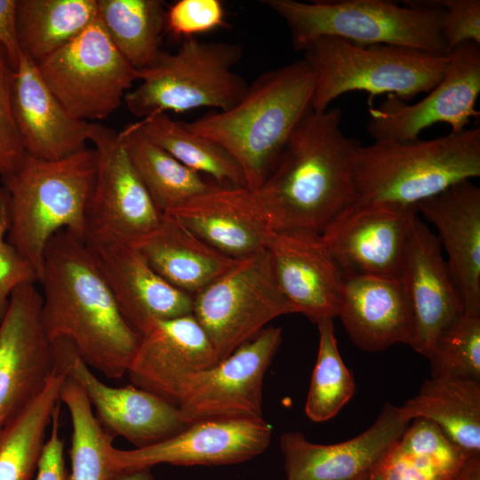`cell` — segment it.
Here are the masks:
<instances>
[{"label": "cell", "mask_w": 480, "mask_h": 480, "mask_svg": "<svg viewBox=\"0 0 480 480\" xmlns=\"http://www.w3.org/2000/svg\"><path fill=\"white\" fill-rule=\"evenodd\" d=\"M319 342L305 403V413L315 422L333 418L356 390L354 377L339 352L333 319L316 323Z\"/></svg>", "instance_id": "obj_35"}, {"label": "cell", "mask_w": 480, "mask_h": 480, "mask_svg": "<svg viewBox=\"0 0 480 480\" xmlns=\"http://www.w3.org/2000/svg\"><path fill=\"white\" fill-rule=\"evenodd\" d=\"M97 19V0H17L21 51L36 63L68 43Z\"/></svg>", "instance_id": "obj_31"}, {"label": "cell", "mask_w": 480, "mask_h": 480, "mask_svg": "<svg viewBox=\"0 0 480 480\" xmlns=\"http://www.w3.org/2000/svg\"><path fill=\"white\" fill-rule=\"evenodd\" d=\"M132 244L164 281L192 296L236 261L170 215H163L154 229Z\"/></svg>", "instance_id": "obj_27"}, {"label": "cell", "mask_w": 480, "mask_h": 480, "mask_svg": "<svg viewBox=\"0 0 480 480\" xmlns=\"http://www.w3.org/2000/svg\"><path fill=\"white\" fill-rule=\"evenodd\" d=\"M36 283L50 341L68 342L89 368L108 379L123 377L140 336L123 317L84 240L66 229L54 234Z\"/></svg>", "instance_id": "obj_1"}, {"label": "cell", "mask_w": 480, "mask_h": 480, "mask_svg": "<svg viewBox=\"0 0 480 480\" xmlns=\"http://www.w3.org/2000/svg\"><path fill=\"white\" fill-rule=\"evenodd\" d=\"M41 308L36 282L23 284L0 323V430L42 393L59 367Z\"/></svg>", "instance_id": "obj_13"}, {"label": "cell", "mask_w": 480, "mask_h": 480, "mask_svg": "<svg viewBox=\"0 0 480 480\" xmlns=\"http://www.w3.org/2000/svg\"><path fill=\"white\" fill-rule=\"evenodd\" d=\"M336 317L351 341L364 351L412 341V312L401 279L345 276Z\"/></svg>", "instance_id": "obj_26"}, {"label": "cell", "mask_w": 480, "mask_h": 480, "mask_svg": "<svg viewBox=\"0 0 480 480\" xmlns=\"http://www.w3.org/2000/svg\"><path fill=\"white\" fill-rule=\"evenodd\" d=\"M119 132L135 170L163 215L212 186L151 141L137 122L126 124Z\"/></svg>", "instance_id": "obj_30"}, {"label": "cell", "mask_w": 480, "mask_h": 480, "mask_svg": "<svg viewBox=\"0 0 480 480\" xmlns=\"http://www.w3.org/2000/svg\"><path fill=\"white\" fill-rule=\"evenodd\" d=\"M271 436V427L264 419L207 420L146 447L118 450L113 446L109 458L116 471L158 464H235L264 452Z\"/></svg>", "instance_id": "obj_16"}, {"label": "cell", "mask_w": 480, "mask_h": 480, "mask_svg": "<svg viewBox=\"0 0 480 480\" xmlns=\"http://www.w3.org/2000/svg\"><path fill=\"white\" fill-rule=\"evenodd\" d=\"M52 343L68 375L83 388L95 417L112 436H123L135 448H141L188 426L177 406L132 384L115 388L103 383L68 342Z\"/></svg>", "instance_id": "obj_17"}, {"label": "cell", "mask_w": 480, "mask_h": 480, "mask_svg": "<svg viewBox=\"0 0 480 480\" xmlns=\"http://www.w3.org/2000/svg\"><path fill=\"white\" fill-rule=\"evenodd\" d=\"M409 423L387 403L370 428L341 443L315 444L301 432H285L279 445L287 480H353L379 464Z\"/></svg>", "instance_id": "obj_19"}, {"label": "cell", "mask_w": 480, "mask_h": 480, "mask_svg": "<svg viewBox=\"0 0 480 480\" xmlns=\"http://www.w3.org/2000/svg\"><path fill=\"white\" fill-rule=\"evenodd\" d=\"M262 4L286 22L297 51L318 37L332 36L358 44L396 45L446 55L441 33L444 10L430 1L406 5L386 0Z\"/></svg>", "instance_id": "obj_6"}, {"label": "cell", "mask_w": 480, "mask_h": 480, "mask_svg": "<svg viewBox=\"0 0 480 480\" xmlns=\"http://www.w3.org/2000/svg\"><path fill=\"white\" fill-rule=\"evenodd\" d=\"M10 225L9 194L0 187V323L6 312L12 292L20 285L36 283L32 266L7 241Z\"/></svg>", "instance_id": "obj_38"}, {"label": "cell", "mask_w": 480, "mask_h": 480, "mask_svg": "<svg viewBox=\"0 0 480 480\" xmlns=\"http://www.w3.org/2000/svg\"><path fill=\"white\" fill-rule=\"evenodd\" d=\"M340 108H312L290 135L274 168L256 190L274 230L322 232L356 200V140L340 127Z\"/></svg>", "instance_id": "obj_2"}, {"label": "cell", "mask_w": 480, "mask_h": 480, "mask_svg": "<svg viewBox=\"0 0 480 480\" xmlns=\"http://www.w3.org/2000/svg\"><path fill=\"white\" fill-rule=\"evenodd\" d=\"M399 412L408 421L431 420L465 454L480 455V380L431 377Z\"/></svg>", "instance_id": "obj_28"}, {"label": "cell", "mask_w": 480, "mask_h": 480, "mask_svg": "<svg viewBox=\"0 0 480 480\" xmlns=\"http://www.w3.org/2000/svg\"><path fill=\"white\" fill-rule=\"evenodd\" d=\"M369 472H370V471H369ZM369 472L364 473V474H363V475H361V476L356 477V478L353 479V480H366L367 477H368Z\"/></svg>", "instance_id": "obj_46"}, {"label": "cell", "mask_w": 480, "mask_h": 480, "mask_svg": "<svg viewBox=\"0 0 480 480\" xmlns=\"http://www.w3.org/2000/svg\"><path fill=\"white\" fill-rule=\"evenodd\" d=\"M67 377L60 364L42 393L0 430V480L34 479Z\"/></svg>", "instance_id": "obj_29"}, {"label": "cell", "mask_w": 480, "mask_h": 480, "mask_svg": "<svg viewBox=\"0 0 480 480\" xmlns=\"http://www.w3.org/2000/svg\"><path fill=\"white\" fill-rule=\"evenodd\" d=\"M366 480H386V479L375 468H373L369 472V475Z\"/></svg>", "instance_id": "obj_45"}, {"label": "cell", "mask_w": 480, "mask_h": 480, "mask_svg": "<svg viewBox=\"0 0 480 480\" xmlns=\"http://www.w3.org/2000/svg\"><path fill=\"white\" fill-rule=\"evenodd\" d=\"M416 210L348 208L322 237L345 276L400 279Z\"/></svg>", "instance_id": "obj_18"}, {"label": "cell", "mask_w": 480, "mask_h": 480, "mask_svg": "<svg viewBox=\"0 0 480 480\" xmlns=\"http://www.w3.org/2000/svg\"><path fill=\"white\" fill-rule=\"evenodd\" d=\"M242 53L236 44L183 39L177 52L162 51L154 64L139 70L140 84L126 92L125 105L140 119L199 108L226 111L242 99L248 86L232 70Z\"/></svg>", "instance_id": "obj_8"}, {"label": "cell", "mask_w": 480, "mask_h": 480, "mask_svg": "<svg viewBox=\"0 0 480 480\" xmlns=\"http://www.w3.org/2000/svg\"><path fill=\"white\" fill-rule=\"evenodd\" d=\"M164 215L233 259L266 248L274 230L256 190L245 186L212 185Z\"/></svg>", "instance_id": "obj_23"}, {"label": "cell", "mask_w": 480, "mask_h": 480, "mask_svg": "<svg viewBox=\"0 0 480 480\" xmlns=\"http://www.w3.org/2000/svg\"><path fill=\"white\" fill-rule=\"evenodd\" d=\"M60 404L54 412L50 435L44 444L33 480H67L64 442L60 434Z\"/></svg>", "instance_id": "obj_41"}, {"label": "cell", "mask_w": 480, "mask_h": 480, "mask_svg": "<svg viewBox=\"0 0 480 480\" xmlns=\"http://www.w3.org/2000/svg\"><path fill=\"white\" fill-rule=\"evenodd\" d=\"M162 0H97V18L122 56L137 70L155 63L166 26Z\"/></svg>", "instance_id": "obj_32"}, {"label": "cell", "mask_w": 480, "mask_h": 480, "mask_svg": "<svg viewBox=\"0 0 480 480\" xmlns=\"http://www.w3.org/2000/svg\"><path fill=\"white\" fill-rule=\"evenodd\" d=\"M449 480H480V455L468 456Z\"/></svg>", "instance_id": "obj_43"}, {"label": "cell", "mask_w": 480, "mask_h": 480, "mask_svg": "<svg viewBox=\"0 0 480 480\" xmlns=\"http://www.w3.org/2000/svg\"><path fill=\"white\" fill-rule=\"evenodd\" d=\"M44 82L76 118H108L122 104L126 91L139 80L97 18L84 31L36 62Z\"/></svg>", "instance_id": "obj_10"}, {"label": "cell", "mask_w": 480, "mask_h": 480, "mask_svg": "<svg viewBox=\"0 0 480 480\" xmlns=\"http://www.w3.org/2000/svg\"><path fill=\"white\" fill-rule=\"evenodd\" d=\"M416 211L437 231L465 311L480 313V188L460 181L420 202Z\"/></svg>", "instance_id": "obj_25"}, {"label": "cell", "mask_w": 480, "mask_h": 480, "mask_svg": "<svg viewBox=\"0 0 480 480\" xmlns=\"http://www.w3.org/2000/svg\"><path fill=\"white\" fill-rule=\"evenodd\" d=\"M281 342L282 329L267 326L224 360L191 376L178 403L184 420L263 419V380Z\"/></svg>", "instance_id": "obj_11"}, {"label": "cell", "mask_w": 480, "mask_h": 480, "mask_svg": "<svg viewBox=\"0 0 480 480\" xmlns=\"http://www.w3.org/2000/svg\"><path fill=\"white\" fill-rule=\"evenodd\" d=\"M315 84L310 65L304 59L296 60L260 75L231 108L184 123L225 149L239 166L245 187L257 189L311 109Z\"/></svg>", "instance_id": "obj_3"}, {"label": "cell", "mask_w": 480, "mask_h": 480, "mask_svg": "<svg viewBox=\"0 0 480 480\" xmlns=\"http://www.w3.org/2000/svg\"><path fill=\"white\" fill-rule=\"evenodd\" d=\"M413 317L411 347L427 356L437 336L464 311L439 241L416 214L400 277Z\"/></svg>", "instance_id": "obj_21"}, {"label": "cell", "mask_w": 480, "mask_h": 480, "mask_svg": "<svg viewBox=\"0 0 480 480\" xmlns=\"http://www.w3.org/2000/svg\"><path fill=\"white\" fill-rule=\"evenodd\" d=\"M113 480H155L148 468L118 470Z\"/></svg>", "instance_id": "obj_44"}, {"label": "cell", "mask_w": 480, "mask_h": 480, "mask_svg": "<svg viewBox=\"0 0 480 480\" xmlns=\"http://www.w3.org/2000/svg\"><path fill=\"white\" fill-rule=\"evenodd\" d=\"M479 176L478 126L431 140L358 144L350 207L416 210L420 202Z\"/></svg>", "instance_id": "obj_4"}, {"label": "cell", "mask_w": 480, "mask_h": 480, "mask_svg": "<svg viewBox=\"0 0 480 480\" xmlns=\"http://www.w3.org/2000/svg\"><path fill=\"white\" fill-rule=\"evenodd\" d=\"M216 364L207 335L190 314L159 321L141 335L126 373L135 387L178 407L188 380Z\"/></svg>", "instance_id": "obj_22"}, {"label": "cell", "mask_w": 480, "mask_h": 480, "mask_svg": "<svg viewBox=\"0 0 480 480\" xmlns=\"http://www.w3.org/2000/svg\"><path fill=\"white\" fill-rule=\"evenodd\" d=\"M88 139L97 153V169L87 231H108L132 244L154 229L163 214L135 170L120 132L89 123Z\"/></svg>", "instance_id": "obj_14"}, {"label": "cell", "mask_w": 480, "mask_h": 480, "mask_svg": "<svg viewBox=\"0 0 480 480\" xmlns=\"http://www.w3.org/2000/svg\"><path fill=\"white\" fill-rule=\"evenodd\" d=\"M297 313L281 292L266 248L233 266L193 296L192 315L207 335L217 364L275 318Z\"/></svg>", "instance_id": "obj_9"}, {"label": "cell", "mask_w": 480, "mask_h": 480, "mask_svg": "<svg viewBox=\"0 0 480 480\" xmlns=\"http://www.w3.org/2000/svg\"><path fill=\"white\" fill-rule=\"evenodd\" d=\"M12 108L27 156L56 161L86 148L89 123L67 110L23 52L12 74Z\"/></svg>", "instance_id": "obj_24"}, {"label": "cell", "mask_w": 480, "mask_h": 480, "mask_svg": "<svg viewBox=\"0 0 480 480\" xmlns=\"http://www.w3.org/2000/svg\"><path fill=\"white\" fill-rule=\"evenodd\" d=\"M225 26L220 0H178L166 9L165 28L175 37H196Z\"/></svg>", "instance_id": "obj_39"}, {"label": "cell", "mask_w": 480, "mask_h": 480, "mask_svg": "<svg viewBox=\"0 0 480 480\" xmlns=\"http://www.w3.org/2000/svg\"><path fill=\"white\" fill-rule=\"evenodd\" d=\"M430 3L444 10L441 33L446 55L468 42L480 44L479 0H440Z\"/></svg>", "instance_id": "obj_40"}, {"label": "cell", "mask_w": 480, "mask_h": 480, "mask_svg": "<svg viewBox=\"0 0 480 480\" xmlns=\"http://www.w3.org/2000/svg\"><path fill=\"white\" fill-rule=\"evenodd\" d=\"M16 6L17 0H0V44L5 49L13 70L22 53L17 32Z\"/></svg>", "instance_id": "obj_42"}, {"label": "cell", "mask_w": 480, "mask_h": 480, "mask_svg": "<svg viewBox=\"0 0 480 480\" xmlns=\"http://www.w3.org/2000/svg\"><path fill=\"white\" fill-rule=\"evenodd\" d=\"M137 124L151 141L189 169L211 176L220 186H245L244 175L229 154L214 141L188 130L184 122L158 113Z\"/></svg>", "instance_id": "obj_33"}, {"label": "cell", "mask_w": 480, "mask_h": 480, "mask_svg": "<svg viewBox=\"0 0 480 480\" xmlns=\"http://www.w3.org/2000/svg\"><path fill=\"white\" fill-rule=\"evenodd\" d=\"M447 58L442 79L417 103L388 94L379 107L370 106L368 132L375 140H414L437 123L449 124L451 132L458 133L472 118H479L476 103L480 92V44L465 43Z\"/></svg>", "instance_id": "obj_12"}, {"label": "cell", "mask_w": 480, "mask_h": 480, "mask_svg": "<svg viewBox=\"0 0 480 480\" xmlns=\"http://www.w3.org/2000/svg\"><path fill=\"white\" fill-rule=\"evenodd\" d=\"M13 68L0 44V178L12 175L22 164L26 154L14 122L12 108Z\"/></svg>", "instance_id": "obj_37"}, {"label": "cell", "mask_w": 480, "mask_h": 480, "mask_svg": "<svg viewBox=\"0 0 480 480\" xmlns=\"http://www.w3.org/2000/svg\"><path fill=\"white\" fill-rule=\"evenodd\" d=\"M316 75L311 108L322 112L344 93L361 91L372 97L392 94L407 102L427 93L442 79L447 55L388 45H364L321 36L302 51Z\"/></svg>", "instance_id": "obj_7"}, {"label": "cell", "mask_w": 480, "mask_h": 480, "mask_svg": "<svg viewBox=\"0 0 480 480\" xmlns=\"http://www.w3.org/2000/svg\"><path fill=\"white\" fill-rule=\"evenodd\" d=\"M60 402L68 410L72 422L71 470L67 480H113L117 471L109 455L115 437L101 427L84 390L68 375Z\"/></svg>", "instance_id": "obj_34"}, {"label": "cell", "mask_w": 480, "mask_h": 480, "mask_svg": "<svg viewBox=\"0 0 480 480\" xmlns=\"http://www.w3.org/2000/svg\"><path fill=\"white\" fill-rule=\"evenodd\" d=\"M96 169V150L86 148L56 161L26 155L16 171L1 180L10 201L7 241L32 266L36 280L54 234L66 229L84 240Z\"/></svg>", "instance_id": "obj_5"}, {"label": "cell", "mask_w": 480, "mask_h": 480, "mask_svg": "<svg viewBox=\"0 0 480 480\" xmlns=\"http://www.w3.org/2000/svg\"><path fill=\"white\" fill-rule=\"evenodd\" d=\"M84 242L128 325L140 336L159 321L192 314L193 296L164 281L132 244L103 230Z\"/></svg>", "instance_id": "obj_15"}, {"label": "cell", "mask_w": 480, "mask_h": 480, "mask_svg": "<svg viewBox=\"0 0 480 480\" xmlns=\"http://www.w3.org/2000/svg\"><path fill=\"white\" fill-rule=\"evenodd\" d=\"M426 358L431 377L480 380V313L464 311L437 336Z\"/></svg>", "instance_id": "obj_36"}, {"label": "cell", "mask_w": 480, "mask_h": 480, "mask_svg": "<svg viewBox=\"0 0 480 480\" xmlns=\"http://www.w3.org/2000/svg\"><path fill=\"white\" fill-rule=\"evenodd\" d=\"M266 249L279 288L297 313L315 324L337 316L344 276L320 233L273 230Z\"/></svg>", "instance_id": "obj_20"}]
</instances>
